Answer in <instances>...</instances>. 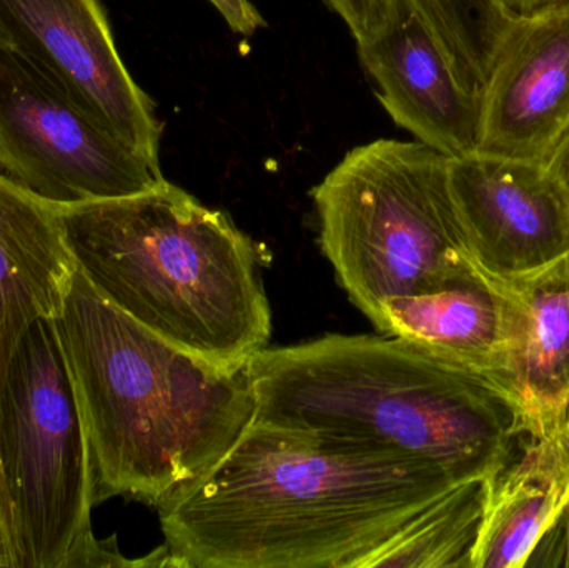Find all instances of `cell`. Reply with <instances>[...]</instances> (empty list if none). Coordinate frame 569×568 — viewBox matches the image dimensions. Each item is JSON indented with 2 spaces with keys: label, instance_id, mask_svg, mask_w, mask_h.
Wrapping results in <instances>:
<instances>
[{
  "label": "cell",
  "instance_id": "cell-21",
  "mask_svg": "<svg viewBox=\"0 0 569 568\" xmlns=\"http://www.w3.org/2000/svg\"><path fill=\"white\" fill-rule=\"evenodd\" d=\"M557 2H567V0H505V3L515 12H530V10L538 9V7Z\"/></svg>",
  "mask_w": 569,
  "mask_h": 568
},
{
  "label": "cell",
  "instance_id": "cell-9",
  "mask_svg": "<svg viewBox=\"0 0 569 568\" xmlns=\"http://www.w3.org/2000/svg\"><path fill=\"white\" fill-rule=\"evenodd\" d=\"M450 192L468 257L491 282L538 276L569 257V200L543 163L451 157Z\"/></svg>",
  "mask_w": 569,
  "mask_h": 568
},
{
  "label": "cell",
  "instance_id": "cell-2",
  "mask_svg": "<svg viewBox=\"0 0 569 568\" xmlns=\"http://www.w3.org/2000/svg\"><path fill=\"white\" fill-rule=\"evenodd\" d=\"M52 329L86 432L96 506L129 497L157 509L252 426L249 363L217 366L167 342L79 267Z\"/></svg>",
  "mask_w": 569,
  "mask_h": 568
},
{
  "label": "cell",
  "instance_id": "cell-17",
  "mask_svg": "<svg viewBox=\"0 0 569 568\" xmlns=\"http://www.w3.org/2000/svg\"><path fill=\"white\" fill-rule=\"evenodd\" d=\"M458 82L481 93L501 37L515 17L505 0H411Z\"/></svg>",
  "mask_w": 569,
  "mask_h": 568
},
{
  "label": "cell",
  "instance_id": "cell-4",
  "mask_svg": "<svg viewBox=\"0 0 569 568\" xmlns=\"http://www.w3.org/2000/svg\"><path fill=\"white\" fill-rule=\"evenodd\" d=\"M59 213L80 272L167 342L223 367L267 349L272 310L259 253L222 210L162 180Z\"/></svg>",
  "mask_w": 569,
  "mask_h": 568
},
{
  "label": "cell",
  "instance_id": "cell-14",
  "mask_svg": "<svg viewBox=\"0 0 569 568\" xmlns=\"http://www.w3.org/2000/svg\"><path fill=\"white\" fill-rule=\"evenodd\" d=\"M368 319L385 336L417 343L450 366L485 380L515 406L508 383L503 299L483 273L431 292L385 300Z\"/></svg>",
  "mask_w": 569,
  "mask_h": 568
},
{
  "label": "cell",
  "instance_id": "cell-3",
  "mask_svg": "<svg viewBox=\"0 0 569 568\" xmlns=\"http://www.w3.org/2000/svg\"><path fill=\"white\" fill-rule=\"evenodd\" d=\"M252 423L353 444L490 479L525 439L517 407L400 337L331 336L250 359Z\"/></svg>",
  "mask_w": 569,
  "mask_h": 568
},
{
  "label": "cell",
  "instance_id": "cell-18",
  "mask_svg": "<svg viewBox=\"0 0 569 568\" xmlns=\"http://www.w3.org/2000/svg\"><path fill=\"white\" fill-rule=\"evenodd\" d=\"M395 0H328L360 43L387 26Z\"/></svg>",
  "mask_w": 569,
  "mask_h": 568
},
{
  "label": "cell",
  "instance_id": "cell-12",
  "mask_svg": "<svg viewBox=\"0 0 569 568\" xmlns=\"http://www.w3.org/2000/svg\"><path fill=\"white\" fill-rule=\"evenodd\" d=\"M357 49L378 100L398 127L450 157L477 152L481 93L458 82L411 0H395L387 26Z\"/></svg>",
  "mask_w": 569,
  "mask_h": 568
},
{
  "label": "cell",
  "instance_id": "cell-11",
  "mask_svg": "<svg viewBox=\"0 0 569 568\" xmlns=\"http://www.w3.org/2000/svg\"><path fill=\"white\" fill-rule=\"evenodd\" d=\"M77 272L59 207L0 172V393L29 330L62 310ZM0 568H22L12 504L0 466Z\"/></svg>",
  "mask_w": 569,
  "mask_h": 568
},
{
  "label": "cell",
  "instance_id": "cell-8",
  "mask_svg": "<svg viewBox=\"0 0 569 568\" xmlns=\"http://www.w3.org/2000/svg\"><path fill=\"white\" fill-rule=\"evenodd\" d=\"M0 49L22 57L103 129L160 166L163 123L123 63L100 0H0Z\"/></svg>",
  "mask_w": 569,
  "mask_h": 568
},
{
  "label": "cell",
  "instance_id": "cell-22",
  "mask_svg": "<svg viewBox=\"0 0 569 568\" xmlns=\"http://www.w3.org/2000/svg\"><path fill=\"white\" fill-rule=\"evenodd\" d=\"M563 440H565V447H567L568 464H569V417L567 419V422H565V426H563ZM568 516H569V506H568Z\"/></svg>",
  "mask_w": 569,
  "mask_h": 568
},
{
  "label": "cell",
  "instance_id": "cell-20",
  "mask_svg": "<svg viewBox=\"0 0 569 568\" xmlns=\"http://www.w3.org/2000/svg\"><path fill=\"white\" fill-rule=\"evenodd\" d=\"M547 169L569 200V129L555 147L553 153L547 162Z\"/></svg>",
  "mask_w": 569,
  "mask_h": 568
},
{
  "label": "cell",
  "instance_id": "cell-1",
  "mask_svg": "<svg viewBox=\"0 0 569 568\" xmlns=\"http://www.w3.org/2000/svg\"><path fill=\"white\" fill-rule=\"evenodd\" d=\"M458 484L423 460L252 423L157 510L183 568H360Z\"/></svg>",
  "mask_w": 569,
  "mask_h": 568
},
{
  "label": "cell",
  "instance_id": "cell-19",
  "mask_svg": "<svg viewBox=\"0 0 569 568\" xmlns=\"http://www.w3.org/2000/svg\"><path fill=\"white\" fill-rule=\"evenodd\" d=\"M233 32L252 36L266 27L262 13L250 0H209Z\"/></svg>",
  "mask_w": 569,
  "mask_h": 568
},
{
  "label": "cell",
  "instance_id": "cell-7",
  "mask_svg": "<svg viewBox=\"0 0 569 568\" xmlns=\"http://www.w3.org/2000/svg\"><path fill=\"white\" fill-rule=\"evenodd\" d=\"M0 172L59 207L136 196L166 180L160 166L6 49H0Z\"/></svg>",
  "mask_w": 569,
  "mask_h": 568
},
{
  "label": "cell",
  "instance_id": "cell-6",
  "mask_svg": "<svg viewBox=\"0 0 569 568\" xmlns=\"http://www.w3.org/2000/svg\"><path fill=\"white\" fill-rule=\"evenodd\" d=\"M0 466L12 504L22 568H152L92 532L89 447L66 363L40 320L7 370L0 393Z\"/></svg>",
  "mask_w": 569,
  "mask_h": 568
},
{
  "label": "cell",
  "instance_id": "cell-13",
  "mask_svg": "<svg viewBox=\"0 0 569 568\" xmlns=\"http://www.w3.org/2000/svg\"><path fill=\"white\" fill-rule=\"evenodd\" d=\"M493 283L503 299L508 383L525 437L553 436L569 417V257L538 276Z\"/></svg>",
  "mask_w": 569,
  "mask_h": 568
},
{
  "label": "cell",
  "instance_id": "cell-16",
  "mask_svg": "<svg viewBox=\"0 0 569 568\" xmlns=\"http://www.w3.org/2000/svg\"><path fill=\"white\" fill-rule=\"evenodd\" d=\"M490 479L467 480L448 490L371 552L360 568H470Z\"/></svg>",
  "mask_w": 569,
  "mask_h": 568
},
{
  "label": "cell",
  "instance_id": "cell-5",
  "mask_svg": "<svg viewBox=\"0 0 569 568\" xmlns=\"http://www.w3.org/2000/svg\"><path fill=\"white\" fill-rule=\"evenodd\" d=\"M450 160L418 140L378 139L347 152L311 192L321 250L365 316L481 273L455 212Z\"/></svg>",
  "mask_w": 569,
  "mask_h": 568
},
{
  "label": "cell",
  "instance_id": "cell-15",
  "mask_svg": "<svg viewBox=\"0 0 569 568\" xmlns=\"http://www.w3.org/2000/svg\"><path fill=\"white\" fill-rule=\"evenodd\" d=\"M568 506L563 427L553 436L525 437L513 459L488 482L470 568L528 567Z\"/></svg>",
  "mask_w": 569,
  "mask_h": 568
},
{
  "label": "cell",
  "instance_id": "cell-10",
  "mask_svg": "<svg viewBox=\"0 0 569 568\" xmlns=\"http://www.w3.org/2000/svg\"><path fill=\"white\" fill-rule=\"evenodd\" d=\"M569 129V0L517 12L481 89L477 152L547 166Z\"/></svg>",
  "mask_w": 569,
  "mask_h": 568
}]
</instances>
